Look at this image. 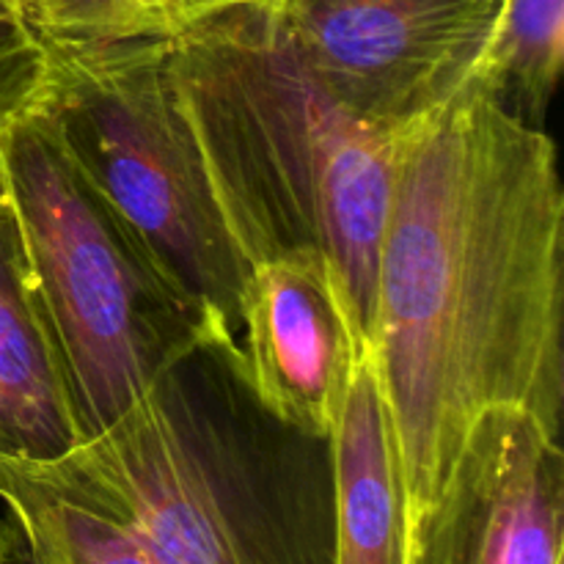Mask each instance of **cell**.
Returning a JSON list of instances; mask_svg holds the SVG:
<instances>
[{"instance_id":"cell-1","label":"cell","mask_w":564,"mask_h":564,"mask_svg":"<svg viewBox=\"0 0 564 564\" xmlns=\"http://www.w3.org/2000/svg\"><path fill=\"white\" fill-rule=\"evenodd\" d=\"M564 187L556 143L477 75L394 135L367 350L405 523L494 411L562 435Z\"/></svg>"},{"instance_id":"cell-2","label":"cell","mask_w":564,"mask_h":564,"mask_svg":"<svg viewBox=\"0 0 564 564\" xmlns=\"http://www.w3.org/2000/svg\"><path fill=\"white\" fill-rule=\"evenodd\" d=\"M171 88L246 268L317 248L369 330L397 130L361 119L303 61L279 0L165 44Z\"/></svg>"},{"instance_id":"cell-3","label":"cell","mask_w":564,"mask_h":564,"mask_svg":"<svg viewBox=\"0 0 564 564\" xmlns=\"http://www.w3.org/2000/svg\"><path fill=\"white\" fill-rule=\"evenodd\" d=\"M50 463L163 564H336L328 441L262 411L237 347L182 352Z\"/></svg>"},{"instance_id":"cell-4","label":"cell","mask_w":564,"mask_h":564,"mask_svg":"<svg viewBox=\"0 0 564 564\" xmlns=\"http://www.w3.org/2000/svg\"><path fill=\"white\" fill-rule=\"evenodd\" d=\"M165 44H44L39 108L165 295L207 341L237 347L248 268L176 105Z\"/></svg>"},{"instance_id":"cell-5","label":"cell","mask_w":564,"mask_h":564,"mask_svg":"<svg viewBox=\"0 0 564 564\" xmlns=\"http://www.w3.org/2000/svg\"><path fill=\"white\" fill-rule=\"evenodd\" d=\"M0 198L80 438L182 352L213 345L77 174L39 99L0 124Z\"/></svg>"},{"instance_id":"cell-6","label":"cell","mask_w":564,"mask_h":564,"mask_svg":"<svg viewBox=\"0 0 564 564\" xmlns=\"http://www.w3.org/2000/svg\"><path fill=\"white\" fill-rule=\"evenodd\" d=\"M499 0H279L303 61L345 108L397 130L477 69Z\"/></svg>"},{"instance_id":"cell-7","label":"cell","mask_w":564,"mask_h":564,"mask_svg":"<svg viewBox=\"0 0 564 564\" xmlns=\"http://www.w3.org/2000/svg\"><path fill=\"white\" fill-rule=\"evenodd\" d=\"M237 350L264 413L328 441L367 352V330L334 259L292 248L253 262L237 297Z\"/></svg>"},{"instance_id":"cell-8","label":"cell","mask_w":564,"mask_h":564,"mask_svg":"<svg viewBox=\"0 0 564 564\" xmlns=\"http://www.w3.org/2000/svg\"><path fill=\"white\" fill-rule=\"evenodd\" d=\"M405 564H564L562 435L518 411L479 419L405 523Z\"/></svg>"},{"instance_id":"cell-9","label":"cell","mask_w":564,"mask_h":564,"mask_svg":"<svg viewBox=\"0 0 564 564\" xmlns=\"http://www.w3.org/2000/svg\"><path fill=\"white\" fill-rule=\"evenodd\" d=\"M336 564H405V494L389 405L369 350L328 435Z\"/></svg>"},{"instance_id":"cell-10","label":"cell","mask_w":564,"mask_h":564,"mask_svg":"<svg viewBox=\"0 0 564 564\" xmlns=\"http://www.w3.org/2000/svg\"><path fill=\"white\" fill-rule=\"evenodd\" d=\"M80 441L0 198V452L53 460Z\"/></svg>"},{"instance_id":"cell-11","label":"cell","mask_w":564,"mask_h":564,"mask_svg":"<svg viewBox=\"0 0 564 564\" xmlns=\"http://www.w3.org/2000/svg\"><path fill=\"white\" fill-rule=\"evenodd\" d=\"M0 512L25 564H163L50 460L0 452Z\"/></svg>"},{"instance_id":"cell-12","label":"cell","mask_w":564,"mask_h":564,"mask_svg":"<svg viewBox=\"0 0 564 564\" xmlns=\"http://www.w3.org/2000/svg\"><path fill=\"white\" fill-rule=\"evenodd\" d=\"M564 64V0H499L474 75L543 127Z\"/></svg>"},{"instance_id":"cell-13","label":"cell","mask_w":564,"mask_h":564,"mask_svg":"<svg viewBox=\"0 0 564 564\" xmlns=\"http://www.w3.org/2000/svg\"><path fill=\"white\" fill-rule=\"evenodd\" d=\"M253 0H28L42 44L174 42Z\"/></svg>"},{"instance_id":"cell-14","label":"cell","mask_w":564,"mask_h":564,"mask_svg":"<svg viewBox=\"0 0 564 564\" xmlns=\"http://www.w3.org/2000/svg\"><path fill=\"white\" fill-rule=\"evenodd\" d=\"M47 75V50L25 20H0V124L36 102Z\"/></svg>"},{"instance_id":"cell-15","label":"cell","mask_w":564,"mask_h":564,"mask_svg":"<svg viewBox=\"0 0 564 564\" xmlns=\"http://www.w3.org/2000/svg\"><path fill=\"white\" fill-rule=\"evenodd\" d=\"M0 564H25L14 529L6 521L3 512H0Z\"/></svg>"},{"instance_id":"cell-16","label":"cell","mask_w":564,"mask_h":564,"mask_svg":"<svg viewBox=\"0 0 564 564\" xmlns=\"http://www.w3.org/2000/svg\"><path fill=\"white\" fill-rule=\"evenodd\" d=\"M0 20L28 22V0H0Z\"/></svg>"}]
</instances>
